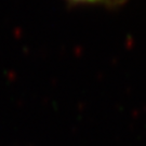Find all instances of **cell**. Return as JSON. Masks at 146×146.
Listing matches in <instances>:
<instances>
[{
	"instance_id": "cell-1",
	"label": "cell",
	"mask_w": 146,
	"mask_h": 146,
	"mask_svg": "<svg viewBox=\"0 0 146 146\" xmlns=\"http://www.w3.org/2000/svg\"><path fill=\"white\" fill-rule=\"evenodd\" d=\"M75 1H95V0H75Z\"/></svg>"
}]
</instances>
